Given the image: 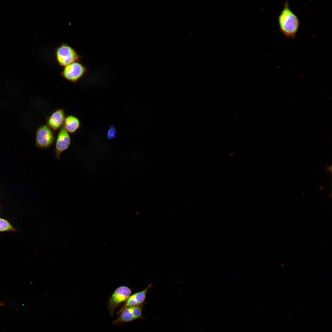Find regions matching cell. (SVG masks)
<instances>
[{
    "instance_id": "obj_3",
    "label": "cell",
    "mask_w": 332,
    "mask_h": 332,
    "mask_svg": "<svg viewBox=\"0 0 332 332\" xmlns=\"http://www.w3.org/2000/svg\"><path fill=\"white\" fill-rule=\"evenodd\" d=\"M131 290L128 287L121 286L116 289L109 298L108 307L112 315L115 308L122 302L125 301L130 295Z\"/></svg>"
},
{
    "instance_id": "obj_10",
    "label": "cell",
    "mask_w": 332,
    "mask_h": 332,
    "mask_svg": "<svg viewBox=\"0 0 332 332\" xmlns=\"http://www.w3.org/2000/svg\"><path fill=\"white\" fill-rule=\"evenodd\" d=\"M17 230L7 219L0 217V232L14 231Z\"/></svg>"
},
{
    "instance_id": "obj_1",
    "label": "cell",
    "mask_w": 332,
    "mask_h": 332,
    "mask_svg": "<svg viewBox=\"0 0 332 332\" xmlns=\"http://www.w3.org/2000/svg\"><path fill=\"white\" fill-rule=\"evenodd\" d=\"M279 30L285 37L294 38L300 25L297 16L289 7L288 1L285 2L284 7L278 16Z\"/></svg>"
},
{
    "instance_id": "obj_5",
    "label": "cell",
    "mask_w": 332,
    "mask_h": 332,
    "mask_svg": "<svg viewBox=\"0 0 332 332\" xmlns=\"http://www.w3.org/2000/svg\"><path fill=\"white\" fill-rule=\"evenodd\" d=\"M86 71L85 67L77 61L65 67L61 75L66 80L74 82L83 76Z\"/></svg>"
},
{
    "instance_id": "obj_2",
    "label": "cell",
    "mask_w": 332,
    "mask_h": 332,
    "mask_svg": "<svg viewBox=\"0 0 332 332\" xmlns=\"http://www.w3.org/2000/svg\"><path fill=\"white\" fill-rule=\"evenodd\" d=\"M56 61L61 66L65 67L72 63L77 62L81 58L76 50L66 43H63L55 49Z\"/></svg>"
},
{
    "instance_id": "obj_12",
    "label": "cell",
    "mask_w": 332,
    "mask_h": 332,
    "mask_svg": "<svg viewBox=\"0 0 332 332\" xmlns=\"http://www.w3.org/2000/svg\"><path fill=\"white\" fill-rule=\"evenodd\" d=\"M115 128L113 126H111L109 129L107 135V137L109 139L115 138L116 135Z\"/></svg>"
},
{
    "instance_id": "obj_8",
    "label": "cell",
    "mask_w": 332,
    "mask_h": 332,
    "mask_svg": "<svg viewBox=\"0 0 332 332\" xmlns=\"http://www.w3.org/2000/svg\"><path fill=\"white\" fill-rule=\"evenodd\" d=\"M63 125V127L69 133H73L79 128L80 123L76 117L69 115L65 117Z\"/></svg>"
},
{
    "instance_id": "obj_9",
    "label": "cell",
    "mask_w": 332,
    "mask_h": 332,
    "mask_svg": "<svg viewBox=\"0 0 332 332\" xmlns=\"http://www.w3.org/2000/svg\"><path fill=\"white\" fill-rule=\"evenodd\" d=\"M118 313H120V314L113 322V324L129 322L135 320L132 314V306L124 308Z\"/></svg>"
},
{
    "instance_id": "obj_11",
    "label": "cell",
    "mask_w": 332,
    "mask_h": 332,
    "mask_svg": "<svg viewBox=\"0 0 332 332\" xmlns=\"http://www.w3.org/2000/svg\"><path fill=\"white\" fill-rule=\"evenodd\" d=\"M144 304L132 306V312L135 319H138L141 317Z\"/></svg>"
},
{
    "instance_id": "obj_6",
    "label": "cell",
    "mask_w": 332,
    "mask_h": 332,
    "mask_svg": "<svg viewBox=\"0 0 332 332\" xmlns=\"http://www.w3.org/2000/svg\"><path fill=\"white\" fill-rule=\"evenodd\" d=\"M71 141L69 133L62 127L58 133L56 143L55 155L57 159L61 153L69 148Z\"/></svg>"
},
{
    "instance_id": "obj_7",
    "label": "cell",
    "mask_w": 332,
    "mask_h": 332,
    "mask_svg": "<svg viewBox=\"0 0 332 332\" xmlns=\"http://www.w3.org/2000/svg\"><path fill=\"white\" fill-rule=\"evenodd\" d=\"M65 118L64 111L61 109L54 111L47 120V125L53 131H56L63 124Z\"/></svg>"
},
{
    "instance_id": "obj_13",
    "label": "cell",
    "mask_w": 332,
    "mask_h": 332,
    "mask_svg": "<svg viewBox=\"0 0 332 332\" xmlns=\"http://www.w3.org/2000/svg\"><path fill=\"white\" fill-rule=\"evenodd\" d=\"M2 305L3 304L2 303L0 302V305Z\"/></svg>"
},
{
    "instance_id": "obj_4",
    "label": "cell",
    "mask_w": 332,
    "mask_h": 332,
    "mask_svg": "<svg viewBox=\"0 0 332 332\" xmlns=\"http://www.w3.org/2000/svg\"><path fill=\"white\" fill-rule=\"evenodd\" d=\"M53 131L47 125L40 126L36 132L35 145L42 148H46L51 146L54 140Z\"/></svg>"
}]
</instances>
